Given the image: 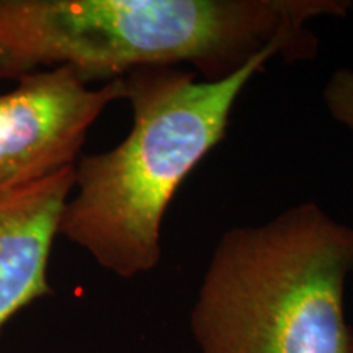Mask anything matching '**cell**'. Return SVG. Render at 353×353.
I'll return each mask as SVG.
<instances>
[{
	"label": "cell",
	"mask_w": 353,
	"mask_h": 353,
	"mask_svg": "<svg viewBox=\"0 0 353 353\" xmlns=\"http://www.w3.org/2000/svg\"><path fill=\"white\" fill-rule=\"evenodd\" d=\"M123 99V77L90 88L65 65L20 79L15 90L0 95V185L76 164L90 126Z\"/></svg>",
	"instance_id": "3"
},
{
	"label": "cell",
	"mask_w": 353,
	"mask_h": 353,
	"mask_svg": "<svg viewBox=\"0 0 353 353\" xmlns=\"http://www.w3.org/2000/svg\"><path fill=\"white\" fill-rule=\"evenodd\" d=\"M74 165L32 182L0 185V330L21 309L54 293L48 263L76 182Z\"/></svg>",
	"instance_id": "4"
},
{
	"label": "cell",
	"mask_w": 353,
	"mask_h": 353,
	"mask_svg": "<svg viewBox=\"0 0 353 353\" xmlns=\"http://www.w3.org/2000/svg\"><path fill=\"white\" fill-rule=\"evenodd\" d=\"M353 228L317 203L219 237L190 314L200 353H353Z\"/></svg>",
	"instance_id": "2"
},
{
	"label": "cell",
	"mask_w": 353,
	"mask_h": 353,
	"mask_svg": "<svg viewBox=\"0 0 353 353\" xmlns=\"http://www.w3.org/2000/svg\"><path fill=\"white\" fill-rule=\"evenodd\" d=\"M322 99L330 117L353 134V70H335L322 90Z\"/></svg>",
	"instance_id": "5"
},
{
	"label": "cell",
	"mask_w": 353,
	"mask_h": 353,
	"mask_svg": "<svg viewBox=\"0 0 353 353\" xmlns=\"http://www.w3.org/2000/svg\"><path fill=\"white\" fill-rule=\"evenodd\" d=\"M276 51H265L223 81L190 69L143 68L123 77L132 126L117 148L77 159L76 195L65 203L59 236L105 270L134 278L162 259V221L176 190L226 138L232 108Z\"/></svg>",
	"instance_id": "1"
}]
</instances>
